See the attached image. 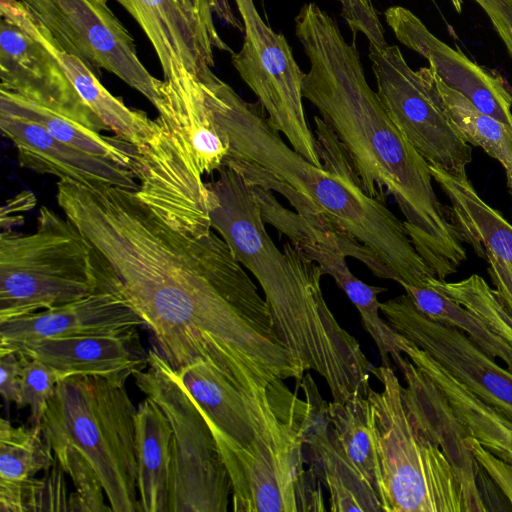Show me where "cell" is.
Instances as JSON below:
<instances>
[{
  "mask_svg": "<svg viewBox=\"0 0 512 512\" xmlns=\"http://www.w3.org/2000/svg\"><path fill=\"white\" fill-rule=\"evenodd\" d=\"M61 209L176 373L208 361L246 392L275 379L301 382L304 374L278 336L265 298L213 229L182 233L136 191L105 183L76 185Z\"/></svg>",
  "mask_w": 512,
  "mask_h": 512,
  "instance_id": "1",
  "label": "cell"
},
{
  "mask_svg": "<svg viewBox=\"0 0 512 512\" xmlns=\"http://www.w3.org/2000/svg\"><path fill=\"white\" fill-rule=\"evenodd\" d=\"M208 87L229 140L224 166L251 187L283 195L312 228L334 235L347 256L362 261L375 276L401 286H424L436 277L404 222L366 193L347 151L322 117L314 116L322 163L317 166L284 142L258 102L245 101L216 74Z\"/></svg>",
  "mask_w": 512,
  "mask_h": 512,
  "instance_id": "2",
  "label": "cell"
},
{
  "mask_svg": "<svg viewBox=\"0 0 512 512\" xmlns=\"http://www.w3.org/2000/svg\"><path fill=\"white\" fill-rule=\"evenodd\" d=\"M295 34L310 62L303 97L344 146L366 193L385 203L393 196L417 253L445 280L467 257L434 192L429 164L393 122L366 80L355 45L325 10L303 5Z\"/></svg>",
  "mask_w": 512,
  "mask_h": 512,
  "instance_id": "3",
  "label": "cell"
},
{
  "mask_svg": "<svg viewBox=\"0 0 512 512\" xmlns=\"http://www.w3.org/2000/svg\"><path fill=\"white\" fill-rule=\"evenodd\" d=\"M206 186L212 229L260 284L277 334L301 372L321 376L333 401L367 397L373 365L328 307L319 266L291 242L282 251L276 247L250 186L235 170L222 167Z\"/></svg>",
  "mask_w": 512,
  "mask_h": 512,
  "instance_id": "4",
  "label": "cell"
},
{
  "mask_svg": "<svg viewBox=\"0 0 512 512\" xmlns=\"http://www.w3.org/2000/svg\"><path fill=\"white\" fill-rule=\"evenodd\" d=\"M160 80L158 117L137 149L138 198L174 229L200 236L212 229L205 175L224 167L229 140L218 123L207 75Z\"/></svg>",
  "mask_w": 512,
  "mask_h": 512,
  "instance_id": "5",
  "label": "cell"
},
{
  "mask_svg": "<svg viewBox=\"0 0 512 512\" xmlns=\"http://www.w3.org/2000/svg\"><path fill=\"white\" fill-rule=\"evenodd\" d=\"M283 381L248 392L250 441L238 444L211 430L231 481L234 512L326 510L318 476L304 467L308 405Z\"/></svg>",
  "mask_w": 512,
  "mask_h": 512,
  "instance_id": "6",
  "label": "cell"
},
{
  "mask_svg": "<svg viewBox=\"0 0 512 512\" xmlns=\"http://www.w3.org/2000/svg\"><path fill=\"white\" fill-rule=\"evenodd\" d=\"M136 414L125 382L72 376L56 384L40 425L50 448L71 447L89 461L113 512L142 511Z\"/></svg>",
  "mask_w": 512,
  "mask_h": 512,
  "instance_id": "7",
  "label": "cell"
},
{
  "mask_svg": "<svg viewBox=\"0 0 512 512\" xmlns=\"http://www.w3.org/2000/svg\"><path fill=\"white\" fill-rule=\"evenodd\" d=\"M112 291L100 255L79 228L41 206L35 232L0 233V322Z\"/></svg>",
  "mask_w": 512,
  "mask_h": 512,
  "instance_id": "8",
  "label": "cell"
},
{
  "mask_svg": "<svg viewBox=\"0 0 512 512\" xmlns=\"http://www.w3.org/2000/svg\"><path fill=\"white\" fill-rule=\"evenodd\" d=\"M382 390L369 389L382 512H467L461 482L441 449L411 422L392 367H371Z\"/></svg>",
  "mask_w": 512,
  "mask_h": 512,
  "instance_id": "9",
  "label": "cell"
},
{
  "mask_svg": "<svg viewBox=\"0 0 512 512\" xmlns=\"http://www.w3.org/2000/svg\"><path fill=\"white\" fill-rule=\"evenodd\" d=\"M0 112L38 123L57 139L108 159L116 137L80 97L59 61L39 41L0 13Z\"/></svg>",
  "mask_w": 512,
  "mask_h": 512,
  "instance_id": "10",
  "label": "cell"
},
{
  "mask_svg": "<svg viewBox=\"0 0 512 512\" xmlns=\"http://www.w3.org/2000/svg\"><path fill=\"white\" fill-rule=\"evenodd\" d=\"M133 377L172 428L169 512H226L228 472L208 422L176 372L153 349L148 367Z\"/></svg>",
  "mask_w": 512,
  "mask_h": 512,
  "instance_id": "11",
  "label": "cell"
},
{
  "mask_svg": "<svg viewBox=\"0 0 512 512\" xmlns=\"http://www.w3.org/2000/svg\"><path fill=\"white\" fill-rule=\"evenodd\" d=\"M377 94L389 116L427 161L446 173L466 176L472 147L447 114L429 65L413 70L396 45L369 43Z\"/></svg>",
  "mask_w": 512,
  "mask_h": 512,
  "instance_id": "12",
  "label": "cell"
},
{
  "mask_svg": "<svg viewBox=\"0 0 512 512\" xmlns=\"http://www.w3.org/2000/svg\"><path fill=\"white\" fill-rule=\"evenodd\" d=\"M243 24L244 42L231 61L252 90L270 123L291 147L311 163L322 166L318 144L303 107L305 73L298 66L282 33L260 16L253 0H234Z\"/></svg>",
  "mask_w": 512,
  "mask_h": 512,
  "instance_id": "13",
  "label": "cell"
},
{
  "mask_svg": "<svg viewBox=\"0 0 512 512\" xmlns=\"http://www.w3.org/2000/svg\"><path fill=\"white\" fill-rule=\"evenodd\" d=\"M20 2L67 52L80 58L95 74L100 69L114 74L157 107L160 80L140 61L133 36L107 0Z\"/></svg>",
  "mask_w": 512,
  "mask_h": 512,
  "instance_id": "14",
  "label": "cell"
},
{
  "mask_svg": "<svg viewBox=\"0 0 512 512\" xmlns=\"http://www.w3.org/2000/svg\"><path fill=\"white\" fill-rule=\"evenodd\" d=\"M380 312L399 334L427 352L457 381L512 421V372L457 328L422 314L405 293L381 302Z\"/></svg>",
  "mask_w": 512,
  "mask_h": 512,
  "instance_id": "15",
  "label": "cell"
},
{
  "mask_svg": "<svg viewBox=\"0 0 512 512\" xmlns=\"http://www.w3.org/2000/svg\"><path fill=\"white\" fill-rule=\"evenodd\" d=\"M137 22L154 49L164 79L203 75L214 66V49L233 51L215 25L177 0H115Z\"/></svg>",
  "mask_w": 512,
  "mask_h": 512,
  "instance_id": "16",
  "label": "cell"
},
{
  "mask_svg": "<svg viewBox=\"0 0 512 512\" xmlns=\"http://www.w3.org/2000/svg\"><path fill=\"white\" fill-rule=\"evenodd\" d=\"M406 386L401 395L415 428L437 445L458 476L467 512L488 511L479 490L480 467L468 441V430L439 387L402 353L391 357Z\"/></svg>",
  "mask_w": 512,
  "mask_h": 512,
  "instance_id": "17",
  "label": "cell"
},
{
  "mask_svg": "<svg viewBox=\"0 0 512 512\" xmlns=\"http://www.w3.org/2000/svg\"><path fill=\"white\" fill-rule=\"evenodd\" d=\"M384 17L396 38L425 57L449 88L468 99L480 112L512 124V91L501 77L439 40L407 8L392 6L386 9Z\"/></svg>",
  "mask_w": 512,
  "mask_h": 512,
  "instance_id": "18",
  "label": "cell"
},
{
  "mask_svg": "<svg viewBox=\"0 0 512 512\" xmlns=\"http://www.w3.org/2000/svg\"><path fill=\"white\" fill-rule=\"evenodd\" d=\"M429 167L450 200L446 215L459 240L487 261L494 289L512 309V225L480 197L467 175L457 177Z\"/></svg>",
  "mask_w": 512,
  "mask_h": 512,
  "instance_id": "19",
  "label": "cell"
},
{
  "mask_svg": "<svg viewBox=\"0 0 512 512\" xmlns=\"http://www.w3.org/2000/svg\"><path fill=\"white\" fill-rule=\"evenodd\" d=\"M10 351L45 363L59 381L85 375L126 382L149 364V352L141 344L137 327L108 334L46 338Z\"/></svg>",
  "mask_w": 512,
  "mask_h": 512,
  "instance_id": "20",
  "label": "cell"
},
{
  "mask_svg": "<svg viewBox=\"0 0 512 512\" xmlns=\"http://www.w3.org/2000/svg\"><path fill=\"white\" fill-rule=\"evenodd\" d=\"M145 326L118 293L100 291L81 299L0 322V354L46 338L108 334Z\"/></svg>",
  "mask_w": 512,
  "mask_h": 512,
  "instance_id": "21",
  "label": "cell"
},
{
  "mask_svg": "<svg viewBox=\"0 0 512 512\" xmlns=\"http://www.w3.org/2000/svg\"><path fill=\"white\" fill-rule=\"evenodd\" d=\"M307 402L304 441L310 467L329 493L333 512H382L374 489L359 474L344 453L331 425L329 403L324 401L308 372L297 383Z\"/></svg>",
  "mask_w": 512,
  "mask_h": 512,
  "instance_id": "22",
  "label": "cell"
},
{
  "mask_svg": "<svg viewBox=\"0 0 512 512\" xmlns=\"http://www.w3.org/2000/svg\"><path fill=\"white\" fill-rule=\"evenodd\" d=\"M0 129L15 146L22 167L59 179L139 188L128 168L61 141L36 122L0 112Z\"/></svg>",
  "mask_w": 512,
  "mask_h": 512,
  "instance_id": "23",
  "label": "cell"
},
{
  "mask_svg": "<svg viewBox=\"0 0 512 512\" xmlns=\"http://www.w3.org/2000/svg\"><path fill=\"white\" fill-rule=\"evenodd\" d=\"M0 13L8 16L55 56L80 97L115 136L136 147L147 142L153 120L145 112L130 109L120 98L113 96L96 74L80 58L67 52L20 0H0Z\"/></svg>",
  "mask_w": 512,
  "mask_h": 512,
  "instance_id": "24",
  "label": "cell"
},
{
  "mask_svg": "<svg viewBox=\"0 0 512 512\" xmlns=\"http://www.w3.org/2000/svg\"><path fill=\"white\" fill-rule=\"evenodd\" d=\"M302 249L320 268L322 275H330L357 308L365 330L374 340L384 367H392L390 358L401 353L397 333L380 317L378 295L387 289L368 285L357 278L346 262L347 254L332 234L311 231L292 243Z\"/></svg>",
  "mask_w": 512,
  "mask_h": 512,
  "instance_id": "25",
  "label": "cell"
},
{
  "mask_svg": "<svg viewBox=\"0 0 512 512\" xmlns=\"http://www.w3.org/2000/svg\"><path fill=\"white\" fill-rule=\"evenodd\" d=\"M398 348L439 387L469 435L492 454L512 465V421L477 397L427 352L401 334Z\"/></svg>",
  "mask_w": 512,
  "mask_h": 512,
  "instance_id": "26",
  "label": "cell"
},
{
  "mask_svg": "<svg viewBox=\"0 0 512 512\" xmlns=\"http://www.w3.org/2000/svg\"><path fill=\"white\" fill-rule=\"evenodd\" d=\"M176 374L212 431L238 444L250 441L254 429L248 392L208 361H198Z\"/></svg>",
  "mask_w": 512,
  "mask_h": 512,
  "instance_id": "27",
  "label": "cell"
},
{
  "mask_svg": "<svg viewBox=\"0 0 512 512\" xmlns=\"http://www.w3.org/2000/svg\"><path fill=\"white\" fill-rule=\"evenodd\" d=\"M172 434L164 412L146 397L136 414L138 493L143 512H169Z\"/></svg>",
  "mask_w": 512,
  "mask_h": 512,
  "instance_id": "28",
  "label": "cell"
},
{
  "mask_svg": "<svg viewBox=\"0 0 512 512\" xmlns=\"http://www.w3.org/2000/svg\"><path fill=\"white\" fill-rule=\"evenodd\" d=\"M54 462L41 426L13 427L0 421V512H25L24 495L33 477Z\"/></svg>",
  "mask_w": 512,
  "mask_h": 512,
  "instance_id": "29",
  "label": "cell"
},
{
  "mask_svg": "<svg viewBox=\"0 0 512 512\" xmlns=\"http://www.w3.org/2000/svg\"><path fill=\"white\" fill-rule=\"evenodd\" d=\"M432 70L436 89L447 114L470 145L482 148L500 162L512 195V124L502 123L480 112L468 99L449 88L433 67Z\"/></svg>",
  "mask_w": 512,
  "mask_h": 512,
  "instance_id": "30",
  "label": "cell"
},
{
  "mask_svg": "<svg viewBox=\"0 0 512 512\" xmlns=\"http://www.w3.org/2000/svg\"><path fill=\"white\" fill-rule=\"evenodd\" d=\"M402 287L422 314L459 329L488 355L501 359L512 372V345L494 333L473 312L427 284Z\"/></svg>",
  "mask_w": 512,
  "mask_h": 512,
  "instance_id": "31",
  "label": "cell"
},
{
  "mask_svg": "<svg viewBox=\"0 0 512 512\" xmlns=\"http://www.w3.org/2000/svg\"><path fill=\"white\" fill-rule=\"evenodd\" d=\"M328 409L332 429L344 453L380 499L379 470L367 397L354 395L345 402L332 401Z\"/></svg>",
  "mask_w": 512,
  "mask_h": 512,
  "instance_id": "32",
  "label": "cell"
},
{
  "mask_svg": "<svg viewBox=\"0 0 512 512\" xmlns=\"http://www.w3.org/2000/svg\"><path fill=\"white\" fill-rule=\"evenodd\" d=\"M426 284L473 312L494 333L512 345V309L484 278L473 274L457 282H446L433 276L427 279Z\"/></svg>",
  "mask_w": 512,
  "mask_h": 512,
  "instance_id": "33",
  "label": "cell"
},
{
  "mask_svg": "<svg viewBox=\"0 0 512 512\" xmlns=\"http://www.w3.org/2000/svg\"><path fill=\"white\" fill-rule=\"evenodd\" d=\"M54 458L68 474L75 487L69 497V511H112L104 504L103 486L89 461L77 450L67 446L51 447Z\"/></svg>",
  "mask_w": 512,
  "mask_h": 512,
  "instance_id": "34",
  "label": "cell"
},
{
  "mask_svg": "<svg viewBox=\"0 0 512 512\" xmlns=\"http://www.w3.org/2000/svg\"><path fill=\"white\" fill-rule=\"evenodd\" d=\"M58 381V377L49 366L40 360L25 356L21 370L20 401L17 407L30 408L32 426L41 425Z\"/></svg>",
  "mask_w": 512,
  "mask_h": 512,
  "instance_id": "35",
  "label": "cell"
},
{
  "mask_svg": "<svg viewBox=\"0 0 512 512\" xmlns=\"http://www.w3.org/2000/svg\"><path fill=\"white\" fill-rule=\"evenodd\" d=\"M41 479H32L24 495L27 511H69V497L66 493L65 473L54 458L53 464L45 470Z\"/></svg>",
  "mask_w": 512,
  "mask_h": 512,
  "instance_id": "36",
  "label": "cell"
},
{
  "mask_svg": "<svg viewBox=\"0 0 512 512\" xmlns=\"http://www.w3.org/2000/svg\"><path fill=\"white\" fill-rule=\"evenodd\" d=\"M468 441L479 467L486 471L512 506V465L492 454L470 435Z\"/></svg>",
  "mask_w": 512,
  "mask_h": 512,
  "instance_id": "37",
  "label": "cell"
},
{
  "mask_svg": "<svg viewBox=\"0 0 512 512\" xmlns=\"http://www.w3.org/2000/svg\"><path fill=\"white\" fill-rule=\"evenodd\" d=\"M25 356L17 351L0 354V393L6 403L19 404L21 370Z\"/></svg>",
  "mask_w": 512,
  "mask_h": 512,
  "instance_id": "38",
  "label": "cell"
},
{
  "mask_svg": "<svg viewBox=\"0 0 512 512\" xmlns=\"http://www.w3.org/2000/svg\"><path fill=\"white\" fill-rule=\"evenodd\" d=\"M177 2L211 25H215L213 17L216 16L222 22L243 31L242 21L235 15L229 0H177Z\"/></svg>",
  "mask_w": 512,
  "mask_h": 512,
  "instance_id": "39",
  "label": "cell"
},
{
  "mask_svg": "<svg viewBox=\"0 0 512 512\" xmlns=\"http://www.w3.org/2000/svg\"><path fill=\"white\" fill-rule=\"evenodd\" d=\"M487 14L512 57V0H473Z\"/></svg>",
  "mask_w": 512,
  "mask_h": 512,
  "instance_id": "40",
  "label": "cell"
},
{
  "mask_svg": "<svg viewBox=\"0 0 512 512\" xmlns=\"http://www.w3.org/2000/svg\"><path fill=\"white\" fill-rule=\"evenodd\" d=\"M36 204V198L30 191H21L9 198L1 208V231H12V228L23 224L25 214Z\"/></svg>",
  "mask_w": 512,
  "mask_h": 512,
  "instance_id": "41",
  "label": "cell"
}]
</instances>
